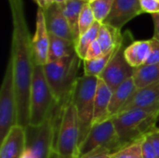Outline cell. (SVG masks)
I'll return each instance as SVG.
<instances>
[{
	"instance_id": "1",
	"label": "cell",
	"mask_w": 159,
	"mask_h": 158,
	"mask_svg": "<svg viewBox=\"0 0 159 158\" xmlns=\"http://www.w3.org/2000/svg\"><path fill=\"white\" fill-rule=\"evenodd\" d=\"M12 16V40L9 61L18 109V125L27 129L30 123V94L34 61L32 39L25 20L22 0H8Z\"/></svg>"
},
{
	"instance_id": "2",
	"label": "cell",
	"mask_w": 159,
	"mask_h": 158,
	"mask_svg": "<svg viewBox=\"0 0 159 158\" xmlns=\"http://www.w3.org/2000/svg\"><path fill=\"white\" fill-rule=\"evenodd\" d=\"M54 151L62 156H79V126L72 92L57 104Z\"/></svg>"
},
{
	"instance_id": "3",
	"label": "cell",
	"mask_w": 159,
	"mask_h": 158,
	"mask_svg": "<svg viewBox=\"0 0 159 158\" xmlns=\"http://www.w3.org/2000/svg\"><path fill=\"white\" fill-rule=\"evenodd\" d=\"M159 113L134 108L112 117L122 148L143 140L157 129Z\"/></svg>"
},
{
	"instance_id": "4",
	"label": "cell",
	"mask_w": 159,
	"mask_h": 158,
	"mask_svg": "<svg viewBox=\"0 0 159 158\" xmlns=\"http://www.w3.org/2000/svg\"><path fill=\"white\" fill-rule=\"evenodd\" d=\"M81 61L82 60L75 53L55 61H48L43 65L46 78L57 102L64 100L73 91L79 77L77 74Z\"/></svg>"
},
{
	"instance_id": "5",
	"label": "cell",
	"mask_w": 159,
	"mask_h": 158,
	"mask_svg": "<svg viewBox=\"0 0 159 158\" xmlns=\"http://www.w3.org/2000/svg\"><path fill=\"white\" fill-rule=\"evenodd\" d=\"M57 103L46 78L43 65L34 63L30 94L29 126L38 127L44 124L56 108Z\"/></svg>"
},
{
	"instance_id": "6",
	"label": "cell",
	"mask_w": 159,
	"mask_h": 158,
	"mask_svg": "<svg viewBox=\"0 0 159 158\" xmlns=\"http://www.w3.org/2000/svg\"><path fill=\"white\" fill-rule=\"evenodd\" d=\"M98 81L99 77L97 76L84 74L77 78L72 91L79 126V146L84 142L92 127Z\"/></svg>"
},
{
	"instance_id": "7",
	"label": "cell",
	"mask_w": 159,
	"mask_h": 158,
	"mask_svg": "<svg viewBox=\"0 0 159 158\" xmlns=\"http://www.w3.org/2000/svg\"><path fill=\"white\" fill-rule=\"evenodd\" d=\"M56 110L57 106L47 121L41 126H29L25 129L26 142L22 158L50 157V155L54 150Z\"/></svg>"
},
{
	"instance_id": "8",
	"label": "cell",
	"mask_w": 159,
	"mask_h": 158,
	"mask_svg": "<svg viewBox=\"0 0 159 158\" xmlns=\"http://www.w3.org/2000/svg\"><path fill=\"white\" fill-rule=\"evenodd\" d=\"M18 125V109L11 61H8L0 89V142Z\"/></svg>"
},
{
	"instance_id": "9",
	"label": "cell",
	"mask_w": 159,
	"mask_h": 158,
	"mask_svg": "<svg viewBox=\"0 0 159 158\" xmlns=\"http://www.w3.org/2000/svg\"><path fill=\"white\" fill-rule=\"evenodd\" d=\"M133 41L131 33L129 31H126L123 34L122 41L117 47L115 54L99 76L100 79L107 84L112 91L119 87L123 82L131 78L134 74L135 68L131 67L125 58V49Z\"/></svg>"
},
{
	"instance_id": "10",
	"label": "cell",
	"mask_w": 159,
	"mask_h": 158,
	"mask_svg": "<svg viewBox=\"0 0 159 158\" xmlns=\"http://www.w3.org/2000/svg\"><path fill=\"white\" fill-rule=\"evenodd\" d=\"M98 148L107 149L113 154L122 149L112 118L91 127L88 136L79 146V157Z\"/></svg>"
},
{
	"instance_id": "11",
	"label": "cell",
	"mask_w": 159,
	"mask_h": 158,
	"mask_svg": "<svg viewBox=\"0 0 159 158\" xmlns=\"http://www.w3.org/2000/svg\"><path fill=\"white\" fill-rule=\"evenodd\" d=\"M143 13L140 0H114L110 14L103 23L121 31L126 23Z\"/></svg>"
},
{
	"instance_id": "12",
	"label": "cell",
	"mask_w": 159,
	"mask_h": 158,
	"mask_svg": "<svg viewBox=\"0 0 159 158\" xmlns=\"http://www.w3.org/2000/svg\"><path fill=\"white\" fill-rule=\"evenodd\" d=\"M48 47L49 36L46 27L44 11L38 7L36 12L35 32L32 38V48L34 63L45 65L48 62Z\"/></svg>"
},
{
	"instance_id": "13",
	"label": "cell",
	"mask_w": 159,
	"mask_h": 158,
	"mask_svg": "<svg viewBox=\"0 0 159 158\" xmlns=\"http://www.w3.org/2000/svg\"><path fill=\"white\" fill-rule=\"evenodd\" d=\"M44 15H45L46 27L48 34L76 43L72 29L61 7L58 4L53 3L48 9L44 11Z\"/></svg>"
},
{
	"instance_id": "14",
	"label": "cell",
	"mask_w": 159,
	"mask_h": 158,
	"mask_svg": "<svg viewBox=\"0 0 159 158\" xmlns=\"http://www.w3.org/2000/svg\"><path fill=\"white\" fill-rule=\"evenodd\" d=\"M134 108H142L159 113V81L137 89L120 113Z\"/></svg>"
},
{
	"instance_id": "15",
	"label": "cell",
	"mask_w": 159,
	"mask_h": 158,
	"mask_svg": "<svg viewBox=\"0 0 159 158\" xmlns=\"http://www.w3.org/2000/svg\"><path fill=\"white\" fill-rule=\"evenodd\" d=\"M25 142V129L19 125L13 127L1 142L0 158H22Z\"/></svg>"
},
{
	"instance_id": "16",
	"label": "cell",
	"mask_w": 159,
	"mask_h": 158,
	"mask_svg": "<svg viewBox=\"0 0 159 158\" xmlns=\"http://www.w3.org/2000/svg\"><path fill=\"white\" fill-rule=\"evenodd\" d=\"M112 94H113V91L107 86V84L99 78L96 94H95L94 115H93L92 126L102 123L110 118L109 105L111 102Z\"/></svg>"
},
{
	"instance_id": "17",
	"label": "cell",
	"mask_w": 159,
	"mask_h": 158,
	"mask_svg": "<svg viewBox=\"0 0 159 158\" xmlns=\"http://www.w3.org/2000/svg\"><path fill=\"white\" fill-rule=\"evenodd\" d=\"M137 90L133 78H129L123 82L119 87H117L112 94L111 102L109 105V115L110 118L116 116L120 113L122 108L130 99V97Z\"/></svg>"
},
{
	"instance_id": "18",
	"label": "cell",
	"mask_w": 159,
	"mask_h": 158,
	"mask_svg": "<svg viewBox=\"0 0 159 158\" xmlns=\"http://www.w3.org/2000/svg\"><path fill=\"white\" fill-rule=\"evenodd\" d=\"M151 49L150 40H138L130 43L125 49V58L133 68L145 64Z\"/></svg>"
},
{
	"instance_id": "19",
	"label": "cell",
	"mask_w": 159,
	"mask_h": 158,
	"mask_svg": "<svg viewBox=\"0 0 159 158\" xmlns=\"http://www.w3.org/2000/svg\"><path fill=\"white\" fill-rule=\"evenodd\" d=\"M48 36H49V47H48V61H55L76 53L75 43L58 37L51 34H48Z\"/></svg>"
},
{
	"instance_id": "20",
	"label": "cell",
	"mask_w": 159,
	"mask_h": 158,
	"mask_svg": "<svg viewBox=\"0 0 159 158\" xmlns=\"http://www.w3.org/2000/svg\"><path fill=\"white\" fill-rule=\"evenodd\" d=\"M123 38L121 31L106 23H102L97 41L99 42L103 54H107L115 50Z\"/></svg>"
},
{
	"instance_id": "21",
	"label": "cell",
	"mask_w": 159,
	"mask_h": 158,
	"mask_svg": "<svg viewBox=\"0 0 159 158\" xmlns=\"http://www.w3.org/2000/svg\"><path fill=\"white\" fill-rule=\"evenodd\" d=\"M86 3L88 2H85L83 0H67L63 4L59 5L72 29V32L76 41L79 38V17Z\"/></svg>"
},
{
	"instance_id": "22",
	"label": "cell",
	"mask_w": 159,
	"mask_h": 158,
	"mask_svg": "<svg viewBox=\"0 0 159 158\" xmlns=\"http://www.w3.org/2000/svg\"><path fill=\"white\" fill-rule=\"evenodd\" d=\"M132 78L137 89L157 82L159 81V62L135 68Z\"/></svg>"
},
{
	"instance_id": "23",
	"label": "cell",
	"mask_w": 159,
	"mask_h": 158,
	"mask_svg": "<svg viewBox=\"0 0 159 158\" xmlns=\"http://www.w3.org/2000/svg\"><path fill=\"white\" fill-rule=\"evenodd\" d=\"M101 25H102V23L96 20L94 22V24L91 26V28L89 31H87L84 34L79 36L78 40L76 41L75 51H76V54L78 55V57L82 61H84L86 59L87 52H88L90 45L95 40H97Z\"/></svg>"
},
{
	"instance_id": "24",
	"label": "cell",
	"mask_w": 159,
	"mask_h": 158,
	"mask_svg": "<svg viewBox=\"0 0 159 158\" xmlns=\"http://www.w3.org/2000/svg\"><path fill=\"white\" fill-rule=\"evenodd\" d=\"M116 48L107 54H103L100 58H97L94 60H84L83 61L84 74L99 77L101 74L103 72V70L105 69V67L107 66V64L109 63Z\"/></svg>"
},
{
	"instance_id": "25",
	"label": "cell",
	"mask_w": 159,
	"mask_h": 158,
	"mask_svg": "<svg viewBox=\"0 0 159 158\" xmlns=\"http://www.w3.org/2000/svg\"><path fill=\"white\" fill-rule=\"evenodd\" d=\"M113 3L114 0H95L94 2L89 3L97 21L103 23V21L110 14Z\"/></svg>"
},
{
	"instance_id": "26",
	"label": "cell",
	"mask_w": 159,
	"mask_h": 158,
	"mask_svg": "<svg viewBox=\"0 0 159 158\" xmlns=\"http://www.w3.org/2000/svg\"><path fill=\"white\" fill-rule=\"evenodd\" d=\"M96 21L94 13L91 9V7L89 3H86L84 6L80 17H79V21H78V27H79V36L84 34L87 31H89L91 26L94 24Z\"/></svg>"
},
{
	"instance_id": "27",
	"label": "cell",
	"mask_w": 159,
	"mask_h": 158,
	"mask_svg": "<svg viewBox=\"0 0 159 158\" xmlns=\"http://www.w3.org/2000/svg\"><path fill=\"white\" fill-rule=\"evenodd\" d=\"M143 141L131 143L121 150L113 154V158H143Z\"/></svg>"
},
{
	"instance_id": "28",
	"label": "cell",
	"mask_w": 159,
	"mask_h": 158,
	"mask_svg": "<svg viewBox=\"0 0 159 158\" xmlns=\"http://www.w3.org/2000/svg\"><path fill=\"white\" fill-rule=\"evenodd\" d=\"M151 41V49L148 56V59L144 65H150V64H156L159 62V41L152 38Z\"/></svg>"
},
{
	"instance_id": "29",
	"label": "cell",
	"mask_w": 159,
	"mask_h": 158,
	"mask_svg": "<svg viewBox=\"0 0 159 158\" xmlns=\"http://www.w3.org/2000/svg\"><path fill=\"white\" fill-rule=\"evenodd\" d=\"M140 6L143 13L152 15L159 12V3L156 0H140Z\"/></svg>"
},
{
	"instance_id": "30",
	"label": "cell",
	"mask_w": 159,
	"mask_h": 158,
	"mask_svg": "<svg viewBox=\"0 0 159 158\" xmlns=\"http://www.w3.org/2000/svg\"><path fill=\"white\" fill-rule=\"evenodd\" d=\"M142 148H143V158H157L155 148L147 136L143 141Z\"/></svg>"
},
{
	"instance_id": "31",
	"label": "cell",
	"mask_w": 159,
	"mask_h": 158,
	"mask_svg": "<svg viewBox=\"0 0 159 158\" xmlns=\"http://www.w3.org/2000/svg\"><path fill=\"white\" fill-rule=\"evenodd\" d=\"M103 55L102 49L99 44V42L97 40H95L89 47L88 52H87V56L85 60H94L97 58H100Z\"/></svg>"
},
{
	"instance_id": "32",
	"label": "cell",
	"mask_w": 159,
	"mask_h": 158,
	"mask_svg": "<svg viewBox=\"0 0 159 158\" xmlns=\"http://www.w3.org/2000/svg\"><path fill=\"white\" fill-rule=\"evenodd\" d=\"M80 158H113V153L104 148H98Z\"/></svg>"
},
{
	"instance_id": "33",
	"label": "cell",
	"mask_w": 159,
	"mask_h": 158,
	"mask_svg": "<svg viewBox=\"0 0 159 158\" xmlns=\"http://www.w3.org/2000/svg\"><path fill=\"white\" fill-rule=\"evenodd\" d=\"M148 139L151 141L154 148H155V151L157 153V156L159 158V130H155L154 132L150 133L148 136Z\"/></svg>"
},
{
	"instance_id": "34",
	"label": "cell",
	"mask_w": 159,
	"mask_h": 158,
	"mask_svg": "<svg viewBox=\"0 0 159 158\" xmlns=\"http://www.w3.org/2000/svg\"><path fill=\"white\" fill-rule=\"evenodd\" d=\"M152 18L154 20V36H153V38L159 41V12L152 14Z\"/></svg>"
},
{
	"instance_id": "35",
	"label": "cell",
	"mask_w": 159,
	"mask_h": 158,
	"mask_svg": "<svg viewBox=\"0 0 159 158\" xmlns=\"http://www.w3.org/2000/svg\"><path fill=\"white\" fill-rule=\"evenodd\" d=\"M34 1L37 4L38 7L43 9L44 11L53 4V0H34Z\"/></svg>"
},
{
	"instance_id": "36",
	"label": "cell",
	"mask_w": 159,
	"mask_h": 158,
	"mask_svg": "<svg viewBox=\"0 0 159 158\" xmlns=\"http://www.w3.org/2000/svg\"><path fill=\"white\" fill-rule=\"evenodd\" d=\"M49 158H80L79 156H69V157H67V156H61V155H59L57 152H55L54 150L52 151V153H51V155H50V157Z\"/></svg>"
},
{
	"instance_id": "37",
	"label": "cell",
	"mask_w": 159,
	"mask_h": 158,
	"mask_svg": "<svg viewBox=\"0 0 159 158\" xmlns=\"http://www.w3.org/2000/svg\"><path fill=\"white\" fill-rule=\"evenodd\" d=\"M67 0H53V3H56V4H58V5H61V4H63L64 2H66Z\"/></svg>"
},
{
	"instance_id": "38",
	"label": "cell",
	"mask_w": 159,
	"mask_h": 158,
	"mask_svg": "<svg viewBox=\"0 0 159 158\" xmlns=\"http://www.w3.org/2000/svg\"><path fill=\"white\" fill-rule=\"evenodd\" d=\"M157 130H159V115H158V117H157Z\"/></svg>"
},
{
	"instance_id": "39",
	"label": "cell",
	"mask_w": 159,
	"mask_h": 158,
	"mask_svg": "<svg viewBox=\"0 0 159 158\" xmlns=\"http://www.w3.org/2000/svg\"><path fill=\"white\" fill-rule=\"evenodd\" d=\"M95 0H88V3H91V2H94Z\"/></svg>"
},
{
	"instance_id": "40",
	"label": "cell",
	"mask_w": 159,
	"mask_h": 158,
	"mask_svg": "<svg viewBox=\"0 0 159 158\" xmlns=\"http://www.w3.org/2000/svg\"><path fill=\"white\" fill-rule=\"evenodd\" d=\"M83 1H85V2H88V0H83Z\"/></svg>"
},
{
	"instance_id": "41",
	"label": "cell",
	"mask_w": 159,
	"mask_h": 158,
	"mask_svg": "<svg viewBox=\"0 0 159 158\" xmlns=\"http://www.w3.org/2000/svg\"><path fill=\"white\" fill-rule=\"evenodd\" d=\"M156 1H157V2H158V3H159V0H156Z\"/></svg>"
}]
</instances>
